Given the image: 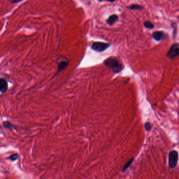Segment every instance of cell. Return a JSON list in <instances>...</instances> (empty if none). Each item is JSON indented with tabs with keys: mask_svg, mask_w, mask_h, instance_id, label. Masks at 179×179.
<instances>
[{
	"mask_svg": "<svg viewBox=\"0 0 179 179\" xmlns=\"http://www.w3.org/2000/svg\"><path fill=\"white\" fill-rule=\"evenodd\" d=\"M103 64L107 67L112 70L114 73H119L124 69V65L116 57H111L107 58L103 62Z\"/></svg>",
	"mask_w": 179,
	"mask_h": 179,
	"instance_id": "cell-1",
	"label": "cell"
},
{
	"mask_svg": "<svg viewBox=\"0 0 179 179\" xmlns=\"http://www.w3.org/2000/svg\"><path fill=\"white\" fill-rule=\"evenodd\" d=\"M179 154L176 150H172L169 154V166L171 169L176 168L178 163Z\"/></svg>",
	"mask_w": 179,
	"mask_h": 179,
	"instance_id": "cell-2",
	"label": "cell"
},
{
	"mask_svg": "<svg viewBox=\"0 0 179 179\" xmlns=\"http://www.w3.org/2000/svg\"><path fill=\"white\" fill-rule=\"evenodd\" d=\"M179 54V45L178 43H175L171 46L168 53L166 57L169 59H173L177 58Z\"/></svg>",
	"mask_w": 179,
	"mask_h": 179,
	"instance_id": "cell-3",
	"label": "cell"
},
{
	"mask_svg": "<svg viewBox=\"0 0 179 179\" xmlns=\"http://www.w3.org/2000/svg\"><path fill=\"white\" fill-rule=\"evenodd\" d=\"M110 46V44L107 43H103L100 42H93L91 45V49L93 51L97 52H103L106 51L107 48Z\"/></svg>",
	"mask_w": 179,
	"mask_h": 179,
	"instance_id": "cell-4",
	"label": "cell"
},
{
	"mask_svg": "<svg viewBox=\"0 0 179 179\" xmlns=\"http://www.w3.org/2000/svg\"><path fill=\"white\" fill-rule=\"evenodd\" d=\"M152 38L156 42L163 41L168 38V34L163 31H156L152 34Z\"/></svg>",
	"mask_w": 179,
	"mask_h": 179,
	"instance_id": "cell-5",
	"label": "cell"
},
{
	"mask_svg": "<svg viewBox=\"0 0 179 179\" xmlns=\"http://www.w3.org/2000/svg\"><path fill=\"white\" fill-rule=\"evenodd\" d=\"M68 63H69V62L67 59H65V60H62L61 62H59V63L58 64L57 71L56 73L55 74V76H54V77L57 76L58 74L61 73V71H63L64 69H65L66 68V67L68 66Z\"/></svg>",
	"mask_w": 179,
	"mask_h": 179,
	"instance_id": "cell-6",
	"label": "cell"
},
{
	"mask_svg": "<svg viewBox=\"0 0 179 179\" xmlns=\"http://www.w3.org/2000/svg\"><path fill=\"white\" fill-rule=\"evenodd\" d=\"M119 20V18L118 15L116 14H112L109 16V18L106 20V22L109 25L112 26L117 23Z\"/></svg>",
	"mask_w": 179,
	"mask_h": 179,
	"instance_id": "cell-7",
	"label": "cell"
},
{
	"mask_svg": "<svg viewBox=\"0 0 179 179\" xmlns=\"http://www.w3.org/2000/svg\"><path fill=\"white\" fill-rule=\"evenodd\" d=\"M8 82L4 78H0V93H5L8 91Z\"/></svg>",
	"mask_w": 179,
	"mask_h": 179,
	"instance_id": "cell-8",
	"label": "cell"
},
{
	"mask_svg": "<svg viewBox=\"0 0 179 179\" xmlns=\"http://www.w3.org/2000/svg\"><path fill=\"white\" fill-rule=\"evenodd\" d=\"M126 8L130 10H142L144 9L143 6L136 4H132L131 5L127 6Z\"/></svg>",
	"mask_w": 179,
	"mask_h": 179,
	"instance_id": "cell-9",
	"label": "cell"
},
{
	"mask_svg": "<svg viewBox=\"0 0 179 179\" xmlns=\"http://www.w3.org/2000/svg\"><path fill=\"white\" fill-rule=\"evenodd\" d=\"M2 125L3 127H4L5 128L7 129H12L15 128L14 126L11 122L10 121H3Z\"/></svg>",
	"mask_w": 179,
	"mask_h": 179,
	"instance_id": "cell-10",
	"label": "cell"
},
{
	"mask_svg": "<svg viewBox=\"0 0 179 179\" xmlns=\"http://www.w3.org/2000/svg\"><path fill=\"white\" fill-rule=\"evenodd\" d=\"M144 25L145 28L150 29V30L154 29V24L151 22L149 21H144Z\"/></svg>",
	"mask_w": 179,
	"mask_h": 179,
	"instance_id": "cell-11",
	"label": "cell"
},
{
	"mask_svg": "<svg viewBox=\"0 0 179 179\" xmlns=\"http://www.w3.org/2000/svg\"><path fill=\"white\" fill-rule=\"evenodd\" d=\"M134 160V158H132L131 159H130L127 162V163L124 166V168H123V169L122 170V171H126L127 169H128L129 168L130 166L132 164V163H133Z\"/></svg>",
	"mask_w": 179,
	"mask_h": 179,
	"instance_id": "cell-12",
	"label": "cell"
},
{
	"mask_svg": "<svg viewBox=\"0 0 179 179\" xmlns=\"http://www.w3.org/2000/svg\"><path fill=\"white\" fill-rule=\"evenodd\" d=\"M171 26L172 27V28H173V39L174 38H175L176 37V36H177V32H178V30H177V23H175V22H171Z\"/></svg>",
	"mask_w": 179,
	"mask_h": 179,
	"instance_id": "cell-13",
	"label": "cell"
},
{
	"mask_svg": "<svg viewBox=\"0 0 179 179\" xmlns=\"http://www.w3.org/2000/svg\"><path fill=\"white\" fill-rule=\"evenodd\" d=\"M152 125L150 122H146L145 124H144V128H145V130H146L147 132H149V131H151L152 128Z\"/></svg>",
	"mask_w": 179,
	"mask_h": 179,
	"instance_id": "cell-14",
	"label": "cell"
},
{
	"mask_svg": "<svg viewBox=\"0 0 179 179\" xmlns=\"http://www.w3.org/2000/svg\"><path fill=\"white\" fill-rule=\"evenodd\" d=\"M19 158V155L18 154H13L12 155H11L10 157H9V159H10L11 161H16Z\"/></svg>",
	"mask_w": 179,
	"mask_h": 179,
	"instance_id": "cell-15",
	"label": "cell"
},
{
	"mask_svg": "<svg viewBox=\"0 0 179 179\" xmlns=\"http://www.w3.org/2000/svg\"><path fill=\"white\" fill-rule=\"evenodd\" d=\"M20 2H21V1H14V0H13L12 1H11V3L12 4H15V3H18Z\"/></svg>",
	"mask_w": 179,
	"mask_h": 179,
	"instance_id": "cell-16",
	"label": "cell"
},
{
	"mask_svg": "<svg viewBox=\"0 0 179 179\" xmlns=\"http://www.w3.org/2000/svg\"><path fill=\"white\" fill-rule=\"evenodd\" d=\"M1 131H0V134H1Z\"/></svg>",
	"mask_w": 179,
	"mask_h": 179,
	"instance_id": "cell-17",
	"label": "cell"
}]
</instances>
